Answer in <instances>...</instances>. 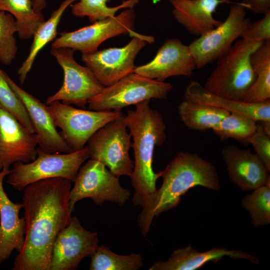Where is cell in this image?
Listing matches in <instances>:
<instances>
[{
	"label": "cell",
	"mask_w": 270,
	"mask_h": 270,
	"mask_svg": "<svg viewBox=\"0 0 270 270\" xmlns=\"http://www.w3.org/2000/svg\"><path fill=\"white\" fill-rule=\"evenodd\" d=\"M98 246V234L86 230L76 216L59 233L53 246L49 270H74Z\"/></svg>",
	"instance_id": "5bb4252c"
},
{
	"label": "cell",
	"mask_w": 270,
	"mask_h": 270,
	"mask_svg": "<svg viewBox=\"0 0 270 270\" xmlns=\"http://www.w3.org/2000/svg\"><path fill=\"white\" fill-rule=\"evenodd\" d=\"M16 32L14 18L8 12L0 11V62L4 65L10 64L16 57L18 51Z\"/></svg>",
	"instance_id": "1f68e13d"
},
{
	"label": "cell",
	"mask_w": 270,
	"mask_h": 270,
	"mask_svg": "<svg viewBox=\"0 0 270 270\" xmlns=\"http://www.w3.org/2000/svg\"><path fill=\"white\" fill-rule=\"evenodd\" d=\"M264 15L262 19L250 24L241 38L253 42L270 40V10Z\"/></svg>",
	"instance_id": "836d02e7"
},
{
	"label": "cell",
	"mask_w": 270,
	"mask_h": 270,
	"mask_svg": "<svg viewBox=\"0 0 270 270\" xmlns=\"http://www.w3.org/2000/svg\"><path fill=\"white\" fill-rule=\"evenodd\" d=\"M71 182L50 178L23 190L24 243L16 256L13 270H49L54 242L72 218L68 208Z\"/></svg>",
	"instance_id": "6da1fadb"
},
{
	"label": "cell",
	"mask_w": 270,
	"mask_h": 270,
	"mask_svg": "<svg viewBox=\"0 0 270 270\" xmlns=\"http://www.w3.org/2000/svg\"><path fill=\"white\" fill-rule=\"evenodd\" d=\"M6 78L25 106L37 136L38 148L48 153L72 152L57 131L48 106L18 86L7 74Z\"/></svg>",
	"instance_id": "e0dca14e"
},
{
	"label": "cell",
	"mask_w": 270,
	"mask_h": 270,
	"mask_svg": "<svg viewBox=\"0 0 270 270\" xmlns=\"http://www.w3.org/2000/svg\"><path fill=\"white\" fill-rule=\"evenodd\" d=\"M244 7L256 14H264L270 10V0H242Z\"/></svg>",
	"instance_id": "e575fe53"
},
{
	"label": "cell",
	"mask_w": 270,
	"mask_h": 270,
	"mask_svg": "<svg viewBox=\"0 0 270 270\" xmlns=\"http://www.w3.org/2000/svg\"><path fill=\"white\" fill-rule=\"evenodd\" d=\"M176 20L190 34L200 36L218 26L222 21L214 14L221 4L230 0H169Z\"/></svg>",
	"instance_id": "ffe728a7"
},
{
	"label": "cell",
	"mask_w": 270,
	"mask_h": 270,
	"mask_svg": "<svg viewBox=\"0 0 270 270\" xmlns=\"http://www.w3.org/2000/svg\"><path fill=\"white\" fill-rule=\"evenodd\" d=\"M256 154L268 170L270 172V135L265 131L262 124H258L257 128L248 139Z\"/></svg>",
	"instance_id": "d6a6232c"
},
{
	"label": "cell",
	"mask_w": 270,
	"mask_h": 270,
	"mask_svg": "<svg viewBox=\"0 0 270 270\" xmlns=\"http://www.w3.org/2000/svg\"><path fill=\"white\" fill-rule=\"evenodd\" d=\"M234 259H245L254 264L259 263L258 258L240 250H229L226 248H213L200 252L189 245L175 250L168 260L157 261L150 270H194L209 262H216L224 256Z\"/></svg>",
	"instance_id": "44dd1931"
},
{
	"label": "cell",
	"mask_w": 270,
	"mask_h": 270,
	"mask_svg": "<svg viewBox=\"0 0 270 270\" xmlns=\"http://www.w3.org/2000/svg\"><path fill=\"white\" fill-rule=\"evenodd\" d=\"M6 76L0 68V108L12 114L30 132L35 133L24 106L10 86Z\"/></svg>",
	"instance_id": "4dcf8cb0"
},
{
	"label": "cell",
	"mask_w": 270,
	"mask_h": 270,
	"mask_svg": "<svg viewBox=\"0 0 270 270\" xmlns=\"http://www.w3.org/2000/svg\"><path fill=\"white\" fill-rule=\"evenodd\" d=\"M2 169V166L0 162V170H1Z\"/></svg>",
	"instance_id": "8d00e7d4"
},
{
	"label": "cell",
	"mask_w": 270,
	"mask_h": 270,
	"mask_svg": "<svg viewBox=\"0 0 270 270\" xmlns=\"http://www.w3.org/2000/svg\"><path fill=\"white\" fill-rule=\"evenodd\" d=\"M63 140L72 152L83 148L90 138L107 123L116 118L121 110H87L54 101L47 104Z\"/></svg>",
	"instance_id": "30bf717a"
},
{
	"label": "cell",
	"mask_w": 270,
	"mask_h": 270,
	"mask_svg": "<svg viewBox=\"0 0 270 270\" xmlns=\"http://www.w3.org/2000/svg\"><path fill=\"white\" fill-rule=\"evenodd\" d=\"M74 182L68 202L71 212L76 202L84 198H90L97 205L109 201L122 206L130 196V190L121 186L118 177L95 160L90 159L80 167Z\"/></svg>",
	"instance_id": "9c48e42d"
},
{
	"label": "cell",
	"mask_w": 270,
	"mask_h": 270,
	"mask_svg": "<svg viewBox=\"0 0 270 270\" xmlns=\"http://www.w3.org/2000/svg\"><path fill=\"white\" fill-rule=\"evenodd\" d=\"M37 156L29 162L14 163L6 182L18 191L32 183L50 178H64L74 182L80 167L90 158L87 146L79 150L64 154L48 153L38 148Z\"/></svg>",
	"instance_id": "5b68a950"
},
{
	"label": "cell",
	"mask_w": 270,
	"mask_h": 270,
	"mask_svg": "<svg viewBox=\"0 0 270 270\" xmlns=\"http://www.w3.org/2000/svg\"><path fill=\"white\" fill-rule=\"evenodd\" d=\"M184 99L218 108L230 112L242 114L260 122L262 124H270V100L255 104L231 100L210 92L196 81H192L186 87Z\"/></svg>",
	"instance_id": "7402d4cb"
},
{
	"label": "cell",
	"mask_w": 270,
	"mask_h": 270,
	"mask_svg": "<svg viewBox=\"0 0 270 270\" xmlns=\"http://www.w3.org/2000/svg\"><path fill=\"white\" fill-rule=\"evenodd\" d=\"M132 38L120 48H110L82 54V60L104 87L110 86L134 72L138 52L154 42V38L135 32Z\"/></svg>",
	"instance_id": "7c38bea8"
},
{
	"label": "cell",
	"mask_w": 270,
	"mask_h": 270,
	"mask_svg": "<svg viewBox=\"0 0 270 270\" xmlns=\"http://www.w3.org/2000/svg\"><path fill=\"white\" fill-rule=\"evenodd\" d=\"M50 52L62 69L64 82L54 94L48 98L46 104L62 101L84 108L88 101L100 94L105 87L87 66L75 60L73 50L52 48Z\"/></svg>",
	"instance_id": "8fae6325"
},
{
	"label": "cell",
	"mask_w": 270,
	"mask_h": 270,
	"mask_svg": "<svg viewBox=\"0 0 270 270\" xmlns=\"http://www.w3.org/2000/svg\"><path fill=\"white\" fill-rule=\"evenodd\" d=\"M181 120L190 130L212 129L230 112L225 110L184 99L178 106Z\"/></svg>",
	"instance_id": "d4e9b609"
},
{
	"label": "cell",
	"mask_w": 270,
	"mask_h": 270,
	"mask_svg": "<svg viewBox=\"0 0 270 270\" xmlns=\"http://www.w3.org/2000/svg\"><path fill=\"white\" fill-rule=\"evenodd\" d=\"M0 11L8 12L14 18L17 32L22 39L32 38L45 21L42 12L34 10L32 0H0Z\"/></svg>",
	"instance_id": "484cf974"
},
{
	"label": "cell",
	"mask_w": 270,
	"mask_h": 270,
	"mask_svg": "<svg viewBox=\"0 0 270 270\" xmlns=\"http://www.w3.org/2000/svg\"><path fill=\"white\" fill-rule=\"evenodd\" d=\"M10 170L0 171V264L14 250L20 252L24 243L25 220L20 218L22 203L13 202L5 192L3 180Z\"/></svg>",
	"instance_id": "d6986e66"
},
{
	"label": "cell",
	"mask_w": 270,
	"mask_h": 270,
	"mask_svg": "<svg viewBox=\"0 0 270 270\" xmlns=\"http://www.w3.org/2000/svg\"><path fill=\"white\" fill-rule=\"evenodd\" d=\"M34 10L38 12H42L46 6V0H32Z\"/></svg>",
	"instance_id": "d590c367"
},
{
	"label": "cell",
	"mask_w": 270,
	"mask_h": 270,
	"mask_svg": "<svg viewBox=\"0 0 270 270\" xmlns=\"http://www.w3.org/2000/svg\"><path fill=\"white\" fill-rule=\"evenodd\" d=\"M263 42L236 40L230 50L216 60L204 88L218 96L242 102L256 78L250 55Z\"/></svg>",
	"instance_id": "277c9868"
},
{
	"label": "cell",
	"mask_w": 270,
	"mask_h": 270,
	"mask_svg": "<svg viewBox=\"0 0 270 270\" xmlns=\"http://www.w3.org/2000/svg\"><path fill=\"white\" fill-rule=\"evenodd\" d=\"M136 20V12L132 8H125L118 15L77 30L63 32L55 38L52 48H69L82 54L98 50L99 46L106 40L122 34L132 36Z\"/></svg>",
	"instance_id": "4fadbf2b"
},
{
	"label": "cell",
	"mask_w": 270,
	"mask_h": 270,
	"mask_svg": "<svg viewBox=\"0 0 270 270\" xmlns=\"http://www.w3.org/2000/svg\"><path fill=\"white\" fill-rule=\"evenodd\" d=\"M161 172L162 186L142 207L137 218L144 237L148 234L154 218L177 206L182 196L190 189L196 186L214 190L220 188L214 166L195 153L178 152Z\"/></svg>",
	"instance_id": "7a4b0ae2"
},
{
	"label": "cell",
	"mask_w": 270,
	"mask_h": 270,
	"mask_svg": "<svg viewBox=\"0 0 270 270\" xmlns=\"http://www.w3.org/2000/svg\"><path fill=\"white\" fill-rule=\"evenodd\" d=\"M257 126L256 121L252 118L233 112H230L212 130L222 140L231 138L248 142V139L256 131Z\"/></svg>",
	"instance_id": "83f0119b"
},
{
	"label": "cell",
	"mask_w": 270,
	"mask_h": 270,
	"mask_svg": "<svg viewBox=\"0 0 270 270\" xmlns=\"http://www.w3.org/2000/svg\"><path fill=\"white\" fill-rule=\"evenodd\" d=\"M222 159L230 180L242 190H252L270 182L269 172L250 149L230 145L222 148Z\"/></svg>",
	"instance_id": "ac0fdd59"
},
{
	"label": "cell",
	"mask_w": 270,
	"mask_h": 270,
	"mask_svg": "<svg viewBox=\"0 0 270 270\" xmlns=\"http://www.w3.org/2000/svg\"><path fill=\"white\" fill-rule=\"evenodd\" d=\"M150 100L136 106L134 110H128L125 116L127 128L132 138V148L134 162L130 177L134 188L132 199L135 206L142 207L156 190V182L161 171L153 170L154 152L156 146H161L166 134L162 116L150 108Z\"/></svg>",
	"instance_id": "3957f363"
},
{
	"label": "cell",
	"mask_w": 270,
	"mask_h": 270,
	"mask_svg": "<svg viewBox=\"0 0 270 270\" xmlns=\"http://www.w3.org/2000/svg\"><path fill=\"white\" fill-rule=\"evenodd\" d=\"M72 5V14L75 16H87L91 23L116 16L121 9L132 8L139 0H124L120 4L110 7L107 4L110 0H78Z\"/></svg>",
	"instance_id": "f1b7e54d"
},
{
	"label": "cell",
	"mask_w": 270,
	"mask_h": 270,
	"mask_svg": "<svg viewBox=\"0 0 270 270\" xmlns=\"http://www.w3.org/2000/svg\"><path fill=\"white\" fill-rule=\"evenodd\" d=\"M38 138L12 114L0 108V162L10 170L14 163H27L37 156Z\"/></svg>",
	"instance_id": "2e32d148"
},
{
	"label": "cell",
	"mask_w": 270,
	"mask_h": 270,
	"mask_svg": "<svg viewBox=\"0 0 270 270\" xmlns=\"http://www.w3.org/2000/svg\"><path fill=\"white\" fill-rule=\"evenodd\" d=\"M172 84L132 72L114 84L105 87L88 102L90 110H120L122 108L152 98L166 99Z\"/></svg>",
	"instance_id": "8992f818"
},
{
	"label": "cell",
	"mask_w": 270,
	"mask_h": 270,
	"mask_svg": "<svg viewBox=\"0 0 270 270\" xmlns=\"http://www.w3.org/2000/svg\"><path fill=\"white\" fill-rule=\"evenodd\" d=\"M250 61L256 78L242 102L255 104L270 100V40L264 41L254 50Z\"/></svg>",
	"instance_id": "603a6c76"
},
{
	"label": "cell",
	"mask_w": 270,
	"mask_h": 270,
	"mask_svg": "<svg viewBox=\"0 0 270 270\" xmlns=\"http://www.w3.org/2000/svg\"><path fill=\"white\" fill-rule=\"evenodd\" d=\"M246 10L240 2H233L224 22L188 46L196 68L216 61L230 50L238 38L242 37L251 22L246 16Z\"/></svg>",
	"instance_id": "ba28073f"
},
{
	"label": "cell",
	"mask_w": 270,
	"mask_h": 270,
	"mask_svg": "<svg viewBox=\"0 0 270 270\" xmlns=\"http://www.w3.org/2000/svg\"><path fill=\"white\" fill-rule=\"evenodd\" d=\"M122 114L98 130L88 143L90 158L101 162L114 176L131 177L134 162L129 155L132 136Z\"/></svg>",
	"instance_id": "52a82bcc"
},
{
	"label": "cell",
	"mask_w": 270,
	"mask_h": 270,
	"mask_svg": "<svg viewBox=\"0 0 270 270\" xmlns=\"http://www.w3.org/2000/svg\"><path fill=\"white\" fill-rule=\"evenodd\" d=\"M90 257V270H138L143 266L140 254L120 255L104 244L98 246Z\"/></svg>",
	"instance_id": "4316f807"
},
{
	"label": "cell",
	"mask_w": 270,
	"mask_h": 270,
	"mask_svg": "<svg viewBox=\"0 0 270 270\" xmlns=\"http://www.w3.org/2000/svg\"><path fill=\"white\" fill-rule=\"evenodd\" d=\"M77 0L63 1L59 7L53 11L50 18L46 21L45 20L38 29L32 37L33 41L30 52L18 72L21 84L25 81L37 55L41 50L49 42L53 41L56 38L58 26L65 10L74 2Z\"/></svg>",
	"instance_id": "cb8c5ba5"
},
{
	"label": "cell",
	"mask_w": 270,
	"mask_h": 270,
	"mask_svg": "<svg viewBox=\"0 0 270 270\" xmlns=\"http://www.w3.org/2000/svg\"><path fill=\"white\" fill-rule=\"evenodd\" d=\"M248 212L255 227L270 224V182L260 186L245 196L241 200Z\"/></svg>",
	"instance_id": "f546056e"
},
{
	"label": "cell",
	"mask_w": 270,
	"mask_h": 270,
	"mask_svg": "<svg viewBox=\"0 0 270 270\" xmlns=\"http://www.w3.org/2000/svg\"><path fill=\"white\" fill-rule=\"evenodd\" d=\"M196 68L188 46L178 38H170L163 42L151 61L136 66L134 72L164 82L174 76L190 77Z\"/></svg>",
	"instance_id": "9a60e30c"
}]
</instances>
